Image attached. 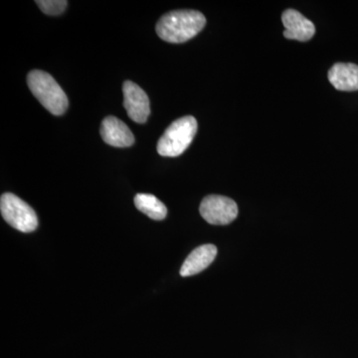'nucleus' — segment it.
<instances>
[{"label": "nucleus", "mask_w": 358, "mask_h": 358, "mask_svg": "<svg viewBox=\"0 0 358 358\" xmlns=\"http://www.w3.org/2000/svg\"><path fill=\"white\" fill-rule=\"evenodd\" d=\"M202 218L212 225H227L237 218L238 206L234 200L221 195H208L199 208Z\"/></svg>", "instance_id": "5"}, {"label": "nucleus", "mask_w": 358, "mask_h": 358, "mask_svg": "<svg viewBox=\"0 0 358 358\" xmlns=\"http://www.w3.org/2000/svg\"><path fill=\"white\" fill-rule=\"evenodd\" d=\"M196 131L197 121L192 115H185L176 120L159 138L157 152L162 157H179L189 147Z\"/></svg>", "instance_id": "3"}, {"label": "nucleus", "mask_w": 358, "mask_h": 358, "mask_svg": "<svg viewBox=\"0 0 358 358\" xmlns=\"http://www.w3.org/2000/svg\"><path fill=\"white\" fill-rule=\"evenodd\" d=\"M0 211L4 220L21 232H33L38 226V219L32 207L13 193L2 194Z\"/></svg>", "instance_id": "4"}, {"label": "nucleus", "mask_w": 358, "mask_h": 358, "mask_svg": "<svg viewBox=\"0 0 358 358\" xmlns=\"http://www.w3.org/2000/svg\"><path fill=\"white\" fill-rule=\"evenodd\" d=\"M282 22L286 28L284 36L287 39L307 42L315 35V24L294 9H288L282 13Z\"/></svg>", "instance_id": "7"}, {"label": "nucleus", "mask_w": 358, "mask_h": 358, "mask_svg": "<svg viewBox=\"0 0 358 358\" xmlns=\"http://www.w3.org/2000/svg\"><path fill=\"white\" fill-rule=\"evenodd\" d=\"M124 93V107L126 109L129 119L136 124H145L150 114V99L136 83L126 81L122 85Z\"/></svg>", "instance_id": "6"}, {"label": "nucleus", "mask_w": 358, "mask_h": 358, "mask_svg": "<svg viewBox=\"0 0 358 358\" xmlns=\"http://www.w3.org/2000/svg\"><path fill=\"white\" fill-rule=\"evenodd\" d=\"M100 134L103 141L112 147L129 148L134 143V134L129 127L113 115L103 120Z\"/></svg>", "instance_id": "8"}, {"label": "nucleus", "mask_w": 358, "mask_h": 358, "mask_svg": "<svg viewBox=\"0 0 358 358\" xmlns=\"http://www.w3.org/2000/svg\"><path fill=\"white\" fill-rule=\"evenodd\" d=\"M37 6L47 15H60L67 8L65 0H37Z\"/></svg>", "instance_id": "12"}, {"label": "nucleus", "mask_w": 358, "mask_h": 358, "mask_svg": "<svg viewBox=\"0 0 358 358\" xmlns=\"http://www.w3.org/2000/svg\"><path fill=\"white\" fill-rule=\"evenodd\" d=\"M206 24V18L196 10H176L164 14L157 22L159 38L169 43H185L192 39Z\"/></svg>", "instance_id": "1"}, {"label": "nucleus", "mask_w": 358, "mask_h": 358, "mask_svg": "<svg viewBox=\"0 0 358 358\" xmlns=\"http://www.w3.org/2000/svg\"><path fill=\"white\" fill-rule=\"evenodd\" d=\"M134 205L143 214L152 220H164L167 215L166 205L162 203L157 197L147 193H138L134 197Z\"/></svg>", "instance_id": "11"}, {"label": "nucleus", "mask_w": 358, "mask_h": 358, "mask_svg": "<svg viewBox=\"0 0 358 358\" xmlns=\"http://www.w3.org/2000/svg\"><path fill=\"white\" fill-rule=\"evenodd\" d=\"M217 256V248L212 244L202 245L199 248L193 250L190 255L186 258L180 275L182 277L199 274L208 267Z\"/></svg>", "instance_id": "9"}, {"label": "nucleus", "mask_w": 358, "mask_h": 358, "mask_svg": "<svg viewBox=\"0 0 358 358\" xmlns=\"http://www.w3.org/2000/svg\"><path fill=\"white\" fill-rule=\"evenodd\" d=\"M27 84L30 91L40 103L54 115H62L69 102L60 85L48 73L33 70L28 74Z\"/></svg>", "instance_id": "2"}, {"label": "nucleus", "mask_w": 358, "mask_h": 358, "mask_svg": "<svg viewBox=\"0 0 358 358\" xmlns=\"http://www.w3.org/2000/svg\"><path fill=\"white\" fill-rule=\"evenodd\" d=\"M329 80L338 91H357L358 66L353 63H336L329 71Z\"/></svg>", "instance_id": "10"}]
</instances>
